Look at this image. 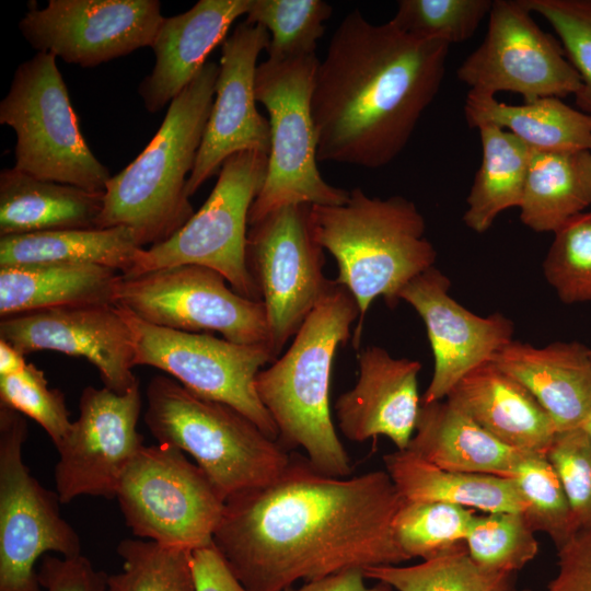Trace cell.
<instances>
[{"label": "cell", "mask_w": 591, "mask_h": 591, "mask_svg": "<svg viewBox=\"0 0 591 591\" xmlns=\"http://www.w3.org/2000/svg\"><path fill=\"white\" fill-rule=\"evenodd\" d=\"M403 502L385 470L339 478L291 456L273 483L225 500L212 543L248 591H282L408 560L393 531Z\"/></svg>", "instance_id": "6da1fadb"}, {"label": "cell", "mask_w": 591, "mask_h": 591, "mask_svg": "<svg viewBox=\"0 0 591 591\" xmlns=\"http://www.w3.org/2000/svg\"><path fill=\"white\" fill-rule=\"evenodd\" d=\"M450 45L373 24L359 9L340 22L311 97L317 161L378 169L407 146L438 94Z\"/></svg>", "instance_id": "7a4b0ae2"}, {"label": "cell", "mask_w": 591, "mask_h": 591, "mask_svg": "<svg viewBox=\"0 0 591 591\" xmlns=\"http://www.w3.org/2000/svg\"><path fill=\"white\" fill-rule=\"evenodd\" d=\"M357 318L354 297L333 280L286 354L255 378L278 441L286 449H302L316 471L339 478L348 477L352 467L331 415V376L336 351L350 338Z\"/></svg>", "instance_id": "3957f363"}, {"label": "cell", "mask_w": 591, "mask_h": 591, "mask_svg": "<svg viewBox=\"0 0 591 591\" xmlns=\"http://www.w3.org/2000/svg\"><path fill=\"white\" fill-rule=\"evenodd\" d=\"M310 218L316 242L337 264L335 282L357 303L352 345L358 349L371 303L382 297L394 308L402 289L434 266L437 252L425 236L422 215L402 196L370 197L356 187L343 205L311 206Z\"/></svg>", "instance_id": "277c9868"}, {"label": "cell", "mask_w": 591, "mask_h": 591, "mask_svg": "<svg viewBox=\"0 0 591 591\" xmlns=\"http://www.w3.org/2000/svg\"><path fill=\"white\" fill-rule=\"evenodd\" d=\"M219 69L207 61L171 101L143 151L109 178L96 229L129 228L143 248L166 241L193 217L185 187L211 112Z\"/></svg>", "instance_id": "5b68a950"}, {"label": "cell", "mask_w": 591, "mask_h": 591, "mask_svg": "<svg viewBox=\"0 0 591 591\" xmlns=\"http://www.w3.org/2000/svg\"><path fill=\"white\" fill-rule=\"evenodd\" d=\"M144 422L158 443L188 453L224 500L273 483L291 455L232 406L200 397L155 375L147 386Z\"/></svg>", "instance_id": "8992f818"}, {"label": "cell", "mask_w": 591, "mask_h": 591, "mask_svg": "<svg viewBox=\"0 0 591 591\" xmlns=\"http://www.w3.org/2000/svg\"><path fill=\"white\" fill-rule=\"evenodd\" d=\"M320 60L315 54L258 63L255 96L267 113L270 149L264 185L248 225L290 205L338 206L350 192L328 184L317 167V140L311 97Z\"/></svg>", "instance_id": "52a82bcc"}, {"label": "cell", "mask_w": 591, "mask_h": 591, "mask_svg": "<svg viewBox=\"0 0 591 591\" xmlns=\"http://www.w3.org/2000/svg\"><path fill=\"white\" fill-rule=\"evenodd\" d=\"M57 57L36 53L20 63L0 102V124L16 136L14 169L34 177L105 192L112 177L79 128Z\"/></svg>", "instance_id": "ba28073f"}, {"label": "cell", "mask_w": 591, "mask_h": 591, "mask_svg": "<svg viewBox=\"0 0 591 591\" xmlns=\"http://www.w3.org/2000/svg\"><path fill=\"white\" fill-rule=\"evenodd\" d=\"M268 155L256 151L228 158L209 197L193 217L166 241L141 248L129 273L196 265L222 275L239 294L262 301L246 262L251 207L260 192Z\"/></svg>", "instance_id": "9c48e42d"}, {"label": "cell", "mask_w": 591, "mask_h": 591, "mask_svg": "<svg viewBox=\"0 0 591 591\" xmlns=\"http://www.w3.org/2000/svg\"><path fill=\"white\" fill-rule=\"evenodd\" d=\"M126 525L139 538L193 551L212 543L224 500L185 453L144 445L125 470L115 497Z\"/></svg>", "instance_id": "30bf717a"}, {"label": "cell", "mask_w": 591, "mask_h": 591, "mask_svg": "<svg viewBox=\"0 0 591 591\" xmlns=\"http://www.w3.org/2000/svg\"><path fill=\"white\" fill-rule=\"evenodd\" d=\"M116 305L130 329L135 366L160 369L192 393L232 406L278 440L277 427L255 390L257 373L276 360L268 345L160 327Z\"/></svg>", "instance_id": "8fae6325"}, {"label": "cell", "mask_w": 591, "mask_h": 591, "mask_svg": "<svg viewBox=\"0 0 591 591\" xmlns=\"http://www.w3.org/2000/svg\"><path fill=\"white\" fill-rule=\"evenodd\" d=\"M25 416L0 404V591H43L36 561L48 552L81 555L76 530L23 460Z\"/></svg>", "instance_id": "7c38bea8"}, {"label": "cell", "mask_w": 591, "mask_h": 591, "mask_svg": "<svg viewBox=\"0 0 591 591\" xmlns=\"http://www.w3.org/2000/svg\"><path fill=\"white\" fill-rule=\"evenodd\" d=\"M311 205L277 209L247 231L246 262L264 303L275 359L294 337L333 280L311 227Z\"/></svg>", "instance_id": "4fadbf2b"}, {"label": "cell", "mask_w": 591, "mask_h": 591, "mask_svg": "<svg viewBox=\"0 0 591 591\" xmlns=\"http://www.w3.org/2000/svg\"><path fill=\"white\" fill-rule=\"evenodd\" d=\"M115 304L139 318L170 329L218 332L244 345H268L269 332L262 301L235 292L218 271L184 265L120 276Z\"/></svg>", "instance_id": "5bb4252c"}, {"label": "cell", "mask_w": 591, "mask_h": 591, "mask_svg": "<svg viewBox=\"0 0 591 591\" xmlns=\"http://www.w3.org/2000/svg\"><path fill=\"white\" fill-rule=\"evenodd\" d=\"M522 0H494L482 44L461 63L470 91L511 92L524 103L577 94L582 80L564 48L540 28Z\"/></svg>", "instance_id": "9a60e30c"}, {"label": "cell", "mask_w": 591, "mask_h": 591, "mask_svg": "<svg viewBox=\"0 0 591 591\" xmlns=\"http://www.w3.org/2000/svg\"><path fill=\"white\" fill-rule=\"evenodd\" d=\"M139 385L124 394L86 386L79 417L56 445L55 491L61 503L80 496L114 499L121 475L144 447L138 431Z\"/></svg>", "instance_id": "2e32d148"}, {"label": "cell", "mask_w": 591, "mask_h": 591, "mask_svg": "<svg viewBox=\"0 0 591 591\" xmlns=\"http://www.w3.org/2000/svg\"><path fill=\"white\" fill-rule=\"evenodd\" d=\"M164 19L158 0H49L19 28L37 53L92 68L151 47Z\"/></svg>", "instance_id": "e0dca14e"}, {"label": "cell", "mask_w": 591, "mask_h": 591, "mask_svg": "<svg viewBox=\"0 0 591 591\" xmlns=\"http://www.w3.org/2000/svg\"><path fill=\"white\" fill-rule=\"evenodd\" d=\"M269 33L262 25L240 23L222 44L215 99L185 194L189 198L231 155L264 154L270 149V126L256 107L255 74Z\"/></svg>", "instance_id": "ac0fdd59"}, {"label": "cell", "mask_w": 591, "mask_h": 591, "mask_svg": "<svg viewBox=\"0 0 591 591\" xmlns=\"http://www.w3.org/2000/svg\"><path fill=\"white\" fill-rule=\"evenodd\" d=\"M450 279L430 267L412 279L399 292L421 317L433 354L431 381L421 404L442 401L471 370L490 361L513 340L514 324L497 312L479 316L450 294Z\"/></svg>", "instance_id": "d6986e66"}, {"label": "cell", "mask_w": 591, "mask_h": 591, "mask_svg": "<svg viewBox=\"0 0 591 591\" xmlns=\"http://www.w3.org/2000/svg\"><path fill=\"white\" fill-rule=\"evenodd\" d=\"M0 339L23 355L53 350L85 358L105 387L124 394L139 385L130 329L116 304H91L3 317Z\"/></svg>", "instance_id": "ffe728a7"}, {"label": "cell", "mask_w": 591, "mask_h": 591, "mask_svg": "<svg viewBox=\"0 0 591 591\" xmlns=\"http://www.w3.org/2000/svg\"><path fill=\"white\" fill-rule=\"evenodd\" d=\"M358 364L357 383L334 405L340 432L355 442L384 436L397 450H406L420 408L421 363L393 358L384 348L369 346L358 355Z\"/></svg>", "instance_id": "44dd1931"}, {"label": "cell", "mask_w": 591, "mask_h": 591, "mask_svg": "<svg viewBox=\"0 0 591 591\" xmlns=\"http://www.w3.org/2000/svg\"><path fill=\"white\" fill-rule=\"evenodd\" d=\"M250 4L251 0H199L188 11L164 19L151 45L153 69L138 88L148 112L161 111L194 80Z\"/></svg>", "instance_id": "7402d4cb"}, {"label": "cell", "mask_w": 591, "mask_h": 591, "mask_svg": "<svg viewBox=\"0 0 591 591\" xmlns=\"http://www.w3.org/2000/svg\"><path fill=\"white\" fill-rule=\"evenodd\" d=\"M444 399L500 442L524 453L545 456L557 432L535 397L491 360L466 373Z\"/></svg>", "instance_id": "603a6c76"}, {"label": "cell", "mask_w": 591, "mask_h": 591, "mask_svg": "<svg viewBox=\"0 0 591 591\" xmlns=\"http://www.w3.org/2000/svg\"><path fill=\"white\" fill-rule=\"evenodd\" d=\"M491 361L535 397L557 431L581 427L590 415L591 359L583 344L555 341L537 348L513 339Z\"/></svg>", "instance_id": "cb8c5ba5"}, {"label": "cell", "mask_w": 591, "mask_h": 591, "mask_svg": "<svg viewBox=\"0 0 591 591\" xmlns=\"http://www.w3.org/2000/svg\"><path fill=\"white\" fill-rule=\"evenodd\" d=\"M406 450L443 470L509 478L529 455L500 442L445 399L420 403Z\"/></svg>", "instance_id": "d4e9b609"}, {"label": "cell", "mask_w": 591, "mask_h": 591, "mask_svg": "<svg viewBox=\"0 0 591 591\" xmlns=\"http://www.w3.org/2000/svg\"><path fill=\"white\" fill-rule=\"evenodd\" d=\"M120 276L115 269L93 264L37 263L0 267V316L115 304Z\"/></svg>", "instance_id": "484cf974"}, {"label": "cell", "mask_w": 591, "mask_h": 591, "mask_svg": "<svg viewBox=\"0 0 591 591\" xmlns=\"http://www.w3.org/2000/svg\"><path fill=\"white\" fill-rule=\"evenodd\" d=\"M104 192L34 177L14 167L0 172V236L95 229Z\"/></svg>", "instance_id": "4316f807"}, {"label": "cell", "mask_w": 591, "mask_h": 591, "mask_svg": "<svg viewBox=\"0 0 591 591\" xmlns=\"http://www.w3.org/2000/svg\"><path fill=\"white\" fill-rule=\"evenodd\" d=\"M385 471L406 501L445 502L491 512H524L514 480L438 467L407 450L383 456Z\"/></svg>", "instance_id": "83f0119b"}, {"label": "cell", "mask_w": 591, "mask_h": 591, "mask_svg": "<svg viewBox=\"0 0 591 591\" xmlns=\"http://www.w3.org/2000/svg\"><path fill=\"white\" fill-rule=\"evenodd\" d=\"M464 116L471 128L490 125L511 132L535 150H590L591 114L558 97H543L521 105L468 91Z\"/></svg>", "instance_id": "f1b7e54d"}, {"label": "cell", "mask_w": 591, "mask_h": 591, "mask_svg": "<svg viewBox=\"0 0 591 591\" xmlns=\"http://www.w3.org/2000/svg\"><path fill=\"white\" fill-rule=\"evenodd\" d=\"M590 205V150L531 149L519 207L524 225L554 233Z\"/></svg>", "instance_id": "f546056e"}, {"label": "cell", "mask_w": 591, "mask_h": 591, "mask_svg": "<svg viewBox=\"0 0 591 591\" xmlns=\"http://www.w3.org/2000/svg\"><path fill=\"white\" fill-rule=\"evenodd\" d=\"M141 248L134 231L126 227L8 235L0 236V267L37 263L93 264L125 276Z\"/></svg>", "instance_id": "4dcf8cb0"}, {"label": "cell", "mask_w": 591, "mask_h": 591, "mask_svg": "<svg viewBox=\"0 0 591 591\" xmlns=\"http://www.w3.org/2000/svg\"><path fill=\"white\" fill-rule=\"evenodd\" d=\"M482 161L466 197L463 221L476 233L486 232L505 210L520 207L531 148L501 128H478Z\"/></svg>", "instance_id": "1f68e13d"}, {"label": "cell", "mask_w": 591, "mask_h": 591, "mask_svg": "<svg viewBox=\"0 0 591 591\" xmlns=\"http://www.w3.org/2000/svg\"><path fill=\"white\" fill-rule=\"evenodd\" d=\"M363 573L397 591H513V573L485 570L466 547L412 566L368 567Z\"/></svg>", "instance_id": "d6a6232c"}, {"label": "cell", "mask_w": 591, "mask_h": 591, "mask_svg": "<svg viewBox=\"0 0 591 591\" xmlns=\"http://www.w3.org/2000/svg\"><path fill=\"white\" fill-rule=\"evenodd\" d=\"M474 515L459 505L404 500L393 522L394 536L408 559L428 560L466 547Z\"/></svg>", "instance_id": "836d02e7"}, {"label": "cell", "mask_w": 591, "mask_h": 591, "mask_svg": "<svg viewBox=\"0 0 591 591\" xmlns=\"http://www.w3.org/2000/svg\"><path fill=\"white\" fill-rule=\"evenodd\" d=\"M332 12L323 0H251L244 21L266 28L268 58L279 60L315 54Z\"/></svg>", "instance_id": "e575fe53"}, {"label": "cell", "mask_w": 591, "mask_h": 591, "mask_svg": "<svg viewBox=\"0 0 591 591\" xmlns=\"http://www.w3.org/2000/svg\"><path fill=\"white\" fill-rule=\"evenodd\" d=\"M116 552L121 570L107 575L106 591H195L190 551L126 538Z\"/></svg>", "instance_id": "d590c367"}, {"label": "cell", "mask_w": 591, "mask_h": 591, "mask_svg": "<svg viewBox=\"0 0 591 591\" xmlns=\"http://www.w3.org/2000/svg\"><path fill=\"white\" fill-rule=\"evenodd\" d=\"M465 544L471 558L494 572L513 573L538 552L535 531L523 512L475 514Z\"/></svg>", "instance_id": "8d00e7d4"}, {"label": "cell", "mask_w": 591, "mask_h": 591, "mask_svg": "<svg viewBox=\"0 0 591 591\" xmlns=\"http://www.w3.org/2000/svg\"><path fill=\"white\" fill-rule=\"evenodd\" d=\"M511 478L525 501L523 513L535 532L546 533L558 548L579 530L563 485L546 456L526 455Z\"/></svg>", "instance_id": "74e56055"}, {"label": "cell", "mask_w": 591, "mask_h": 591, "mask_svg": "<svg viewBox=\"0 0 591 591\" xmlns=\"http://www.w3.org/2000/svg\"><path fill=\"white\" fill-rule=\"evenodd\" d=\"M543 273L564 303L591 301V211L575 216L554 232Z\"/></svg>", "instance_id": "f35d334b"}, {"label": "cell", "mask_w": 591, "mask_h": 591, "mask_svg": "<svg viewBox=\"0 0 591 591\" xmlns=\"http://www.w3.org/2000/svg\"><path fill=\"white\" fill-rule=\"evenodd\" d=\"M491 5V0H399L391 21L408 34L451 45L471 38Z\"/></svg>", "instance_id": "ab89813d"}, {"label": "cell", "mask_w": 591, "mask_h": 591, "mask_svg": "<svg viewBox=\"0 0 591 591\" xmlns=\"http://www.w3.org/2000/svg\"><path fill=\"white\" fill-rule=\"evenodd\" d=\"M543 16L559 37L565 54L578 71L582 86L576 96L580 111L591 114V0H522Z\"/></svg>", "instance_id": "60d3db41"}, {"label": "cell", "mask_w": 591, "mask_h": 591, "mask_svg": "<svg viewBox=\"0 0 591 591\" xmlns=\"http://www.w3.org/2000/svg\"><path fill=\"white\" fill-rule=\"evenodd\" d=\"M0 404L35 420L55 447L72 425L65 394L50 389L44 372L34 363H27L19 373L0 375Z\"/></svg>", "instance_id": "b9f144b4"}, {"label": "cell", "mask_w": 591, "mask_h": 591, "mask_svg": "<svg viewBox=\"0 0 591 591\" xmlns=\"http://www.w3.org/2000/svg\"><path fill=\"white\" fill-rule=\"evenodd\" d=\"M570 502L579 530L591 525V436L584 428L557 431L546 454Z\"/></svg>", "instance_id": "7bdbcfd3"}, {"label": "cell", "mask_w": 591, "mask_h": 591, "mask_svg": "<svg viewBox=\"0 0 591 591\" xmlns=\"http://www.w3.org/2000/svg\"><path fill=\"white\" fill-rule=\"evenodd\" d=\"M37 576L43 591H106L107 575L82 554L76 557L45 555Z\"/></svg>", "instance_id": "ee69618b"}, {"label": "cell", "mask_w": 591, "mask_h": 591, "mask_svg": "<svg viewBox=\"0 0 591 591\" xmlns=\"http://www.w3.org/2000/svg\"><path fill=\"white\" fill-rule=\"evenodd\" d=\"M557 549L558 571L546 591H591V525Z\"/></svg>", "instance_id": "f6af8a7d"}, {"label": "cell", "mask_w": 591, "mask_h": 591, "mask_svg": "<svg viewBox=\"0 0 591 591\" xmlns=\"http://www.w3.org/2000/svg\"><path fill=\"white\" fill-rule=\"evenodd\" d=\"M195 591H248L234 576L213 543L193 549Z\"/></svg>", "instance_id": "bcb514c9"}, {"label": "cell", "mask_w": 591, "mask_h": 591, "mask_svg": "<svg viewBox=\"0 0 591 591\" xmlns=\"http://www.w3.org/2000/svg\"><path fill=\"white\" fill-rule=\"evenodd\" d=\"M363 569H346L320 579L306 581L303 586H293L282 591H392L393 588L384 582L378 581L373 587L364 583Z\"/></svg>", "instance_id": "7dc6e473"}, {"label": "cell", "mask_w": 591, "mask_h": 591, "mask_svg": "<svg viewBox=\"0 0 591 591\" xmlns=\"http://www.w3.org/2000/svg\"><path fill=\"white\" fill-rule=\"evenodd\" d=\"M26 364L22 352L8 341L0 339V375L19 373Z\"/></svg>", "instance_id": "c3c4849f"}, {"label": "cell", "mask_w": 591, "mask_h": 591, "mask_svg": "<svg viewBox=\"0 0 591 591\" xmlns=\"http://www.w3.org/2000/svg\"><path fill=\"white\" fill-rule=\"evenodd\" d=\"M582 427L591 436V413L588 416V418L586 419V421L583 422Z\"/></svg>", "instance_id": "681fc988"}, {"label": "cell", "mask_w": 591, "mask_h": 591, "mask_svg": "<svg viewBox=\"0 0 591 591\" xmlns=\"http://www.w3.org/2000/svg\"><path fill=\"white\" fill-rule=\"evenodd\" d=\"M590 359H591V349H590Z\"/></svg>", "instance_id": "f907efd6"}, {"label": "cell", "mask_w": 591, "mask_h": 591, "mask_svg": "<svg viewBox=\"0 0 591 591\" xmlns=\"http://www.w3.org/2000/svg\"><path fill=\"white\" fill-rule=\"evenodd\" d=\"M514 591V590H513ZM521 591H530V590H521Z\"/></svg>", "instance_id": "816d5d0a"}]
</instances>
